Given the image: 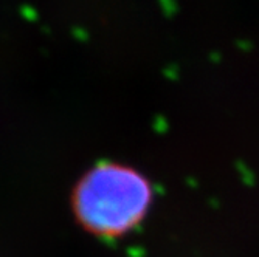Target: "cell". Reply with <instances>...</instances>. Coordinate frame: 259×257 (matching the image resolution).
Listing matches in <instances>:
<instances>
[{
    "label": "cell",
    "mask_w": 259,
    "mask_h": 257,
    "mask_svg": "<svg viewBox=\"0 0 259 257\" xmlns=\"http://www.w3.org/2000/svg\"><path fill=\"white\" fill-rule=\"evenodd\" d=\"M152 198L145 174L120 161H100L75 184L72 208L92 234L118 237L146 217Z\"/></svg>",
    "instance_id": "obj_1"
}]
</instances>
